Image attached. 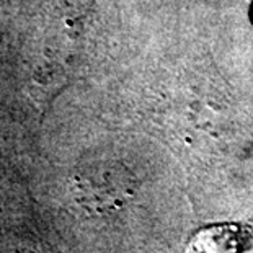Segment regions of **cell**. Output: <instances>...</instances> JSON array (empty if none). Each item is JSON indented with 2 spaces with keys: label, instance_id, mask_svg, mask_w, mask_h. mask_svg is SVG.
Wrapping results in <instances>:
<instances>
[{
  "label": "cell",
  "instance_id": "cell-1",
  "mask_svg": "<svg viewBox=\"0 0 253 253\" xmlns=\"http://www.w3.org/2000/svg\"><path fill=\"white\" fill-rule=\"evenodd\" d=\"M244 229L237 224H216L201 229L188 244L186 253H242Z\"/></svg>",
  "mask_w": 253,
  "mask_h": 253
}]
</instances>
